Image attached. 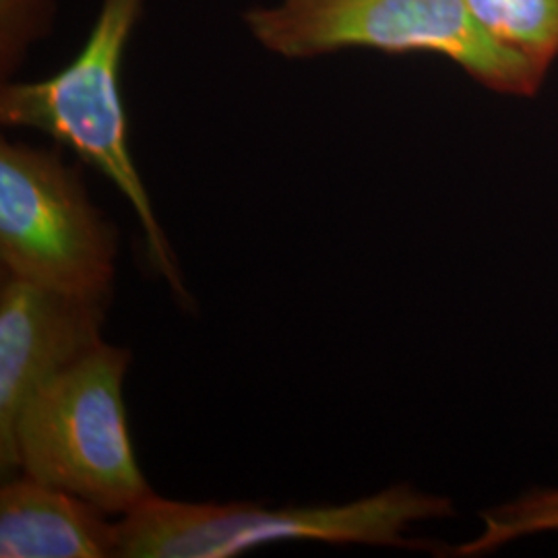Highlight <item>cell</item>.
I'll use <instances>...</instances> for the list:
<instances>
[{
  "label": "cell",
  "instance_id": "277c9868",
  "mask_svg": "<svg viewBox=\"0 0 558 558\" xmlns=\"http://www.w3.org/2000/svg\"><path fill=\"white\" fill-rule=\"evenodd\" d=\"M143 11V0H104L80 54L57 75L32 83H4V126L36 129L71 147L110 180L135 209L147 257L180 299H189L179 263L154 211L129 147V124L120 96V66Z\"/></svg>",
  "mask_w": 558,
  "mask_h": 558
},
{
  "label": "cell",
  "instance_id": "7a4b0ae2",
  "mask_svg": "<svg viewBox=\"0 0 558 558\" xmlns=\"http://www.w3.org/2000/svg\"><path fill=\"white\" fill-rule=\"evenodd\" d=\"M253 38L286 59L350 48L385 54H437L480 85L532 98L544 73L495 40L465 0H279L244 15Z\"/></svg>",
  "mask_w": 558,
  "mask_h": 558
},
{
  "label": "cell",
  "instance_id": "6da1fadb",
  "mask_svg": "<svg viewBox=\"0 0 558 558\" xmlns=\"http://www.w3.org/2000/svg\"><path fill=\"white\" fill-rule=\"evenodd\" d=\"M131 354L101 341L40 387L15 422L2 474L62 488L108 515H129L154 497L131 442L122 380Z\"/></svg>",
  "mask_w": 558,
  "mask_h": 558
},
{
  "label": "cell",
  "instance_id": "9c48e42d",
  "mask_svg": "<svg viewBox=\"0 0 558 558\" xmlns=\"http://www.w3.org/2000/svg\"><path fill=\"white\" fill-rule=\"evenodd\" d=\"M482 523L478 536L456 546L451 557H482L513 539L558 532V488H532L519 499L484 511Z\"/></svg>",
  "mask_w": 558,
  "mask_h": 558
},
{
  "label": "cell",
  "instance_id": "8992f818",
  "mask_svg": "<svg viewBox=\"0 0 558 558\" xmlns=\"http://www.w3.org/2000/svg\"><path fill=\"white\" fill-rule=\"evenodd\" d=\"M108 300L81 299L2 271L0 288V465L32 396L101 343Z\"/></svg>",
  "mask_w": 558,
  "mask_h": 558
},
{
  "label": "cell",
  "instance_id": "52a82bcc",
  "mask_svg": "<svg viewBox=\"0 0 558 558\" xmlns=\"http://www.w3.org/2000/svg\"><path fill=\"white\" fill-rule=\"evenodd\" d=\"M106 515L77 495L23 474L0 493V557H117L119 523Z\"/></svg>",
  "mask_w": 558,
  "mask_h": 558
},
{
  "label": "cell",
  "instance_id": "3957f363",
  "mask_svg": "<svg viewBox=\"0 0 558 558\" xmlns=\"http://www.w3.org/2000/svg\"><path fill=\"white\" fill-rule=\"evenodd\" d=\"M449 515L451 500L424 495L410 484L345 505L281 509L253 502H180L154 495L120 521L117 557L230 558L283 539L426 550V542L405 538L408 530Z\"/></svg>",
  "mask_w": 558,
  "mask_h": 558
},
{
  "label": "cell",
  "instance_id": "ba28073f",
  "mask_svg": "<svg viewBox=\"0 0 558 558\" xmlns=\"http://www.w3.org/2000/svg\"><path fill=\"white\" fill-rule=\"evenodd\" d=\"M480 25L544 75L558 60V0H465Z\"/></svg>",
  "mask_w": 558,
  "mask_h": 558
},
{
  "label": "cell",
  "instance_id": "5b68a950",
  "mask_svg": "<svg viewBox=\"0 0 558 558\" xmlns=\"http://www.w3.org/2000/svg\"><path fill=\"white\" fill-rule=\"evenodd\" d=\"M117 228L54 149L0 143V259L7 274L81 299L110 300Z\"/></svg>",
  "mask_w": 558,
  "mask_h": 558
},
{
  "label": "cell",
  "instance_id": "30bf717a",
  "mask_svg": "<svg viewBox=\"0 0 558 558\" xmlns=\"http://www.w3.org/2000/svg\"><path fill=\"white\" fill-rule=\"evenodd\" d=\"M52 15V0H0L2 77L15 73L29 46L48 34Z\"/></svg>",
  "mask_w": 558,
  "mask_h": 558
}]
</instances>
